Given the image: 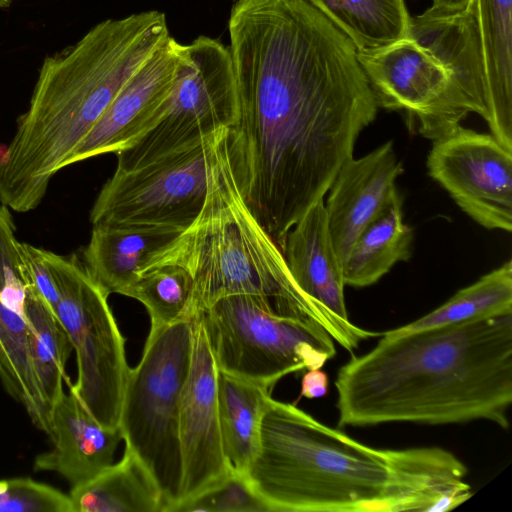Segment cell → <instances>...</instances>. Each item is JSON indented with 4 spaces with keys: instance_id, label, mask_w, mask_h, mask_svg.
<instances>
[{
    "instance_id": "obj_22",
    "label": "cell",
    "mask_w": 512,
    "mask_h": 512,
    "mask_svg": "<svg viewBox=\"0 0 512 512\" xmlns=\"http://www.w3.org/2000/svg\"><path fill=\"white\" fill-rule=\"evenodd\" d=\"M69 497L73 512H165L166 509L152 473L126 445L116 464L72 487Z\"/></svg>"
},
{
    "instance_id": "obj_33",
    "label": "cell",
    "mask_w": 512,
    "mask_h": 512,
    "mask_svg": "<svg viewBox=\"0 0 512 512\" xmlns=\"http://www.w3.org/2000/svg\"><path fill=\"white\" fill-rule=\"evenodd\" d=\"M472 0H432L431 8L442 12H457L466 9Z\"/></svg>"
},
{
    "instance_id": "obj_15",
    "label": "cell",
    "mask_w": 512,
    "mask_h": 512,
    "mask_svg": "<svg viewBox=\"0 0 512 512\" xmlns=\"http://www.w3.org/2000/svg\"><path fill=\"white\" fill-rule=\"evenodd\" d=\"M281 251L297 286L325 315L334 341L352 353L361 341L379 335L353 324L348 317L343 267L329 231L324 199L287 232Z\"/></svg>"
},
{
    "instance_id": "obj_13",
    "label": "cell",
    "mask_w": 512,
    "mask_h": 512,
    "mask_svg": "<svg viewBox=\"0 0 512 512\" xmlns=\"http://www.w3.org/2000/svg\"><path fill=\"white\" fill-rule=\"evenodd\" d=\"M178 431L183 472L180 503L217 485L232 470L222 448L217 367L197 318L190 369L181 394Z\"/></svg>"
},
{
    "instance_id": "obj_11",
    "label": "cell",
    "mask_w": 512,
    "mask_h": 512,
    "mask_svg": "<svg viewBox=\"0 0 512 512\" xmlns=\"http://www.w3.org/2000/svg\"><path fill=\"white\" fill-rule=\"evenodd\" d=\"M357 58L378 107L402 111L411 131L434 141L449 133L470 109L446 60L407 36Z\"/></svg>"
},
{
    "instance_id": "obj_26",
    "label": "cell",
    "mask_w": 512,
    "mask_h": 512,
    "mask_svg": "<svg viewBox=\"0 0 512 512\" xmlns=\"http://www.w3.org/2000/svg\"><path fill=\"white\" fill-rule=\"evenodd\" d=\"M30 358L42 393L52 407L70 382L66 362L73 350L62 324L29 283L25 303Z\"/></svg>"
},
{
    "instance_id": "obj_6",
    "label": "cell",
    "mask_w": 512,
    "mask_h": 512,
    "mask_svg": "<svg viewBox=\"0 0 512 512\" xmlns=\"http://www.w3.org/2000/svg\"><path fill=\"white\" fill-rule=\"evenodd\" d=\"M195 318L151 327L141 359L130 368L119 428L125 445L155 478L170 512L181 499L179 412L189 373Z\"/></svg>"
},
{
    "instance_id": "obj_1",
    "label": "cell",
    "mask_w": 512,
    "mask_h": 512,
    "mask_svg": "<svg viewBox=\"0 0 512 512\" xmlns=\"http://www.w3.org/2000/svg\"><path fill=\"white\" fill-rule=\"evenodd\" d=\"M228 31L238 97L228 155L245 202L281 249L353 157L378 105L353 43L305 0H236Z\"/></svg>"
},
{
    "instance_id": "obj_9",
    "label": "cell",
    "mask_w": 512,
    "mask_h": 512,
    "mask_svg": "<svg viewBox=\"0 0 512 512\" xmlns=\"http://www.w3.org/2000/svg\"><path fill=\"white\" fill-rule=\"evenodd\" d=\"M236 76L229 46L200 35L183 44L179 68L160 121L117 153V168L131 170L201 142L236 119Z\"/></svg>"
},
{
    "instance_id": "obj_4",
    "label": "cell",
    "mask_w": 512,
    "mask_h": 512,
    "mask_svg": "<svg viewBox=\"0 0 512 512\" xmlns=\"http://www.w3.org/2000/svg\"><path fill=\"white\" fill-rule=\"evenodd\" d=\"M177 265L192 277L191 315L221 298L253 295L268 301L275 314L321 326L320 308L297 286L283 253L245 202L227 150V127L216 131L208 168V189L195 220L151 254L142 272Z\"/></svg>"
},
{
    "instance_id": "obj_29",
    "label": "cell",
    "mask_w": 512,
    "mask_h": 512,
    "mask_svg": "<svg viewBox=\"0 0 512 512\" xmlns=\"http://www.w3.org/2000/svg\"><path fill=\"white\" fill-rule=\"evenodd\" d=\"M271 512L252 487L247 475L233 470L217 485L186 499L171 512Z\"/></svg>"
},
{
    "instance_id": "obj_19",
    "label": "cell",
    "mask_w": 512,
    "mask_h": 512,
    "mask_svg": "<svg viewBox=\"0 0 512 512\" xmlns=\"http://www.w3.org/2000/svg\"><path fill=\"white\" fill-rule=\"evenodd\" d=\"M28 282L22 274H0V384L32 423L49 435L51 406L34 372L25 317Z\"/></svg>"
},
{
    "instance_id": "obj_12",
    "label": "cell",
    "mask_w": 512,
    "mask_h": 512,
    "mask_svg": "<svg viewBox=\"0 0 512 512\" xmlns=\"http://www.w3.org/2000/svg\"><path fill=\"white\" fill-rule=\"evenodd\" d=\"M429 175L486 229L512 231V150L491 133L458 125L432 141Z\"/></svg>"
},
{
    "instance_id": "obj_8",
    "label": "cell",
    "mask_w": 512,
    "mask_h": 512,
    "mask_svg": "<svg viewBox=\"0 0 512 512\" xmlns=\"http://www.w3.org/2000/svg\"><path fill=\"white\" fill-rule=\"evenodd\" d=\"M47 258L59 294L55 315L76 353L78 377L67 386L103 427L119 428L130 367L110 294L76 254L47 250Z\"/></svg>"
},
{
    "instance_id": "obj_3",
    "label": "cell",
    "mask_w": 512,
    "mask_h": 512,
    "mask_svg": "<svg viewBox=\"0 0 512 512\" xmlns=\"http://www.w3.org/2000/svg\"><path fill=\"white\" fill-rule=\"evenodd\" d=\"M158 10L107 19L45 57L27 111L0 157V202L35 209L51 178L137 70L170 37Z\"/></svg>"
},
{
    "instance_id": "obj_37",
    "label": "cell",
    "mask_w": 512,
    "mask_h": 512,
    "mask_svg": "<svg viewBox=\"0 0 512 512\" xmlns=\"http://www.w3.org/2000/svg\"><path fill=\"white\" fill-rule=\"evenodd\" d=\"M234 1H236V0H234Z\"/></svg>"
},
{
    "instance_id": "obj_23",
    "label": "cell",
    "mask_w": 512,
    "mask_h": 512,
    "mask_svg": "<svg viewBox=\"0 0 512 512\" xmlns=\"http://www.w3.org/2000/svg\"><path fill=\"white\" fill-rule=\"evenodd\" d=\"M272 388L217 370L222 448L230 469L245 474L257 453L261 420Z\"/></svg>"
},
{
    "instance_id": "obj_17",
    "label": "cell",
    "mask_w": 512,
    "mask_h": 512,
    "mask_svg": "<svg viewBox=\"0 0 512 512\" xmlns=\"http://www.w3.org/2000/svg\"><path fill=\"white\" fill-rule=\"evenodd\" d=\"M385 512H444L472 496L465 464L439 447L387 449Z\"/></svg>"
},
{
    "instance_id": "obj_21",
    "label": "cell",
    "mask_w": 512,
    "mask_h": 512,
    "mask_svg": "<svg viewBox=\"0 0 512 512\" xmlns=\"http://www.w3.org/2000/svg\"><path fill=\"white\" fill-rule=\"evenodd\" d=\"M487 93L484 119L512 149V0H475Z\"/></svg>"
},
{
    "instance_id": "obj_20",
    "label": "cell",
    "mask_w": 512,
    "mask_h": 512,
    "mask_svg": "<svg viewBox=\"0 0 512 512\" xmlns=\"http://www.w3.org/2000/svg\"><path fill=\"white\" fill-rule=\"evenodd\" d=\"M182 231L152 225H94L83 261L109 294L122 295L138 279L148 257Z\"/></svg>"
},
{
    "instance_id": "obj_35",
    "label": "cell",
    "mask_w": 512,
    "mask_h": 512,
    "mask_svg": "<svg viewBox=\"0 0 512 512\" xmlns=\"http://www.w3.org/2000/svg\"><path fill=\"white\" fill-rule=\"evenodd\" d=\"M0 259H13V258H0ZM13 260H17V259H13ZM19 261V260H17ZM20 262V261H19ZM21 263V262H20ZM22 264V263H21ZM23 265V264H22ZM25 269V268H24ZM28 278V277H27Z\"/></svg>"
},
{
    "instance_id": "obj_16",
    "label": "cell",
    "mask_w": 512,
    "mask_h": 512,
    "mask_svg": "<svg viewBox=\"0 0 512 512\" xmlns=\"http://www.w3.org/2000/svg\"><path fill=\"white\" fill-rule=\"evenodd\" d=\"M402 172L403 164L392 141L363 157H351L339 170L324 206L342 266L361 233L382 217L400 195L396 180Z\"/></svg>"
},
{
    "instance_id": "obj_36",
    "label": "cell",
    "mask_w": 512,
    "mask_h": 512,
    "mask_svg": "<svg viewBox=\"0 0 512 512\" xmlns=\"http://www.w3.org/2000/svg\"><path fill=\"white\" fill-rule=\"evenodd\" d=\"M0 204H1V202H0Z\"/></svg>"
},
{
    "instance_id": "obj_24",
    "label": "cell",
    "mask_w": 512,
    "mask_h": 512,
    "mask_svg": "<svg viewBox=\"0 0 512 512\" xmlns=\"http://www.w3.org/2000/svg\"><path fill=\"white\" fill-rule=\"evenodd\" d=\"M355 46L358 53L387 47L408 36L405 0H305Z\"/></svg>"
},
{
    "instance_id": "obj_5",
    "label": "cell",
    "mask_w": 512,
    "mask_h": 512,
    "mask_svg": "<svg viewBox=\"0 0 512 512\" xmlns=\"http://www.w3.org/2000/svg\"><path fill=\"white\" fill-rule=\"evenodd\" d=\"M246 475L273 512H385L387 449L273 398Z\"/></svg>"
},
{
    "instance_id": "obj_31",
    "label": "cell",
    "mask_w": 512,
    "mask_h": 512,
    "mask_svg": "<svg viewBox=\"0 0 512 512\" xmlns=\"http://www.w3.org/2000/svg\"><path fill=\"white\" fill-rule=\"evenodd\" d=\"M20 250L30 284L55 314L59 294L48 262L47 250L22 242Z\"/></svg>"
},
{
    "instance_id": "obj_30",
    "label": "cell",
    "mask_w": 512,
    "mask_h": 512,
    "mask_svg": "<svg viewBox=\"0 0 512 512\" xmlns=\"http://www.w3.org/2000/svg\"><path fill=\"white\" fill-rule=\"evenodd\" d=\"M0 512H73L69 495L30 478L0 480Z\"/></svg>"
},
{
    "instance_id": "obj_34",
    "label": "cell",
    "mask_w": 512,
    "mask_h": 512,
    "mask_svg": "<svg viewBox=\"0 0 512 512\" xmlns=\"http://www.w3.org/2000/svg\"><path fill=\"white\" fill-rule=\"evenodd\" d=\"M12 1L13 0H0V9L9 7Z\"/></svg>"
},
{
    "instance_id": "obj_7",
    "label": "cell",
    "mask_w": 512,
    "mask_h": 512,
    "mask_svg": "<svg viewBox=\"0 0 512 512\" xmlns=\"http://www.w3.org/2000/svg\"><path fill=\"white\" fill-rule=\"evenodd\" d=\"M196 318L217 370L272 389L284 376L320 369L336 354L321 326L281 317L261 297L227 296Z\"/></svg>"
},
{
    "instance_id": "obj_27",
    "label": "cell",
    "mask_w": 512,
    "mask_h": 512,
    "mask_svg": "<svg viewBox=\"0 0 512 512\" xmlns=\"http://www.w3.org/2000/svg\"><path fill=\"white\" fill-rule=\"evenodd\" d=\"M512 313V261L460 289L445 303L404 326L386 331L401 335L437 326Z\"/></svg>"
},
{
    "instance_id": "obj_18",
    "label": "cell",
    "mask_w": 512,
    "mask_h": 512,
    "mask_svg": "<svg viewBox=\"0 0 512 512\" xmlns=\"http://www.w3.org/2000/svg\"><path fill=\"white\" fill-rule=\"evenodd\" d=\"M53 447L39 454L35 471H53L71 487L81 485L112 464L123 440L120 428L103 427L69 390L52 405L50 433Z\"/></svg>"
},
{
    "instance_id": "obj_14",
    "label": "cell",
    "mask_w": 512,
    "mask_h": 512,
    "mask_svg": "<svg viewBox=\"0 0 512 512\" xmlns=\"http://www.w3.org/2000/svg\"><path fill=\"white\" fill-rule=\"evenodd\" d=\"M183 60L170 36L137 70L81 141L67 166L134 145L163 117Z\"/></svg>"
},
{
    "instance_id": "obj_32",
    "label": "cell",
    "mask_w": 512,
    "mask_h": 512,
    "mask_svg": "<svg viewBox=\"0 0 512 512\" xmlns=\"http://www.w3.org/2000/svg\"><path fill=\"white\" fill-rule=\"evenodd\" d=\"M328 375L321 369L307 370L301 380L300 396L315 399L327 393Z\"/></svg>"
},
{
    "instance_id": "obj_2",
    "label": "cell",
    "mask_w": 512,
    "mask_h": 512,
    "mask_svg": "<svg viewBox=\"0 0 512 512\" xmlns=\"http://www.w3.org/2000/svg\"><path fill=\"white\" fill-rule=\"evenodd\" d=\"M338 427L491 421L507 429L512 313L401 335L386 332L337 372Z\"/></svg>"
},
{
    "instance_id": "obj_28",
    "label": "cell",
    "mask_w": 512,
    "mask_h": 512,
    "mask_svg": "<svg viewBox=\"0 0 512 512\" xmlns=\"http://www.w3.org/2000/svg\"><path fill=\"white\" fill-rule=\"evenodd\" d=\"M193 280L177 265H162L141 273L122 295L141 302L146 308L151 327L172 324L191 315Z\"/></svg>"
},
{
    "instance_id": "obj_10",
    "label": "cell",
    "mask_w": 512,
    "mask_h": 512,
    "mask_svg": "<svg viewBox=\"0 0 512 512\" xmlns=\"http://www.w3.org/2000/svg\"><path fill=\"white\" fill-rule=\"evenodd\" d=\"M215 133L143 166L116 168L91 209L93 226L132 224L186 229L206 198Z\"/></svg>"
},
{
    "instance_id": "obj_25",
    "label": "cell",
    "mask_w": 512,
    "mask_h": 512,
    "mask_svg": "<svg viewBox=\"0 0 512 512\" xmlns=\"http://www.w3.org/2000/svg\"><path fill=\"white\" fill-rule=\"evenodd\" d=\"M412 241V229L404 222L399 195L352 246L342 266L345 286L362 288L376 283L397 262L410 258Z\"/></svg>"
}]
</instances>
